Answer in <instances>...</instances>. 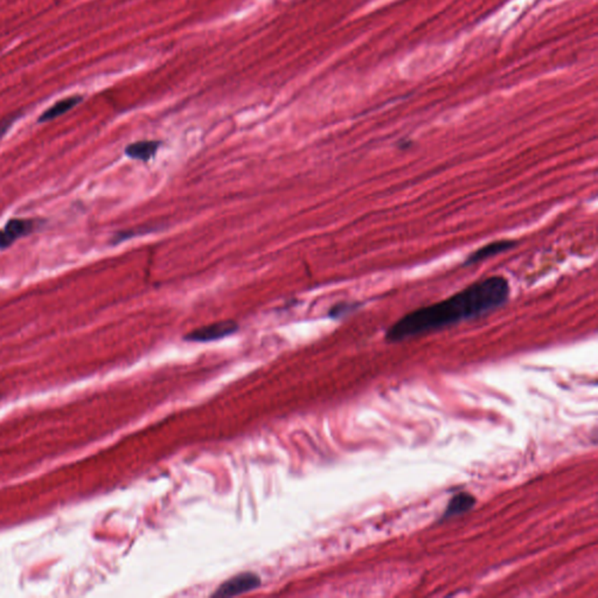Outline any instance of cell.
<instances>
[{
  "mask_svg": "<svg viewBox=\"0 0 598 598\" xmlns=\"http://www.w3.org/2000/svg\"><path fill=\"white\" fill-rule=\"evenodd\" d=\"M510 293V283L505 277H487L440 302L407 313L387 330L386 339L391 342H402L478 318L499 309L509 300Z\"/></svg>",
  "mask_w": 598,
  "mask_h": 598,
  "instance_id": "cell-1",
  "label": "cell"
},
{
  "mask_svg": "<svg viewBox=\"0 0 598 598\" xmlns=\"http://www.w3.org/2000/svg\"><path fill=\"white\" fill-rule=\"evenodd\" d=\"M261 585L260 576L254 572H242L222 583L214 592V597H233L251 592Z\"/></svg>",
  "mask_w": 598,
  "mask_h": 598,
  "instance_id": "cell-2",
  "label": "cell"
},
{
  "mask_svg": "<svg viewBox=\"0 0 598 598\" xmlns=\"http://www.w3.org/2000/svg\"><path fill=\"white\" fill-rule=\"evenodd\" d=\"M239 330V325L234 320H224V322H214L210 325L202 326L194 330L185 335V340L194 342H207L226 338L228 335H234Z\"/></svg>",
  "mask_w": 598,
  "mask_h": 598,
  "instance_id": "cell-3",
  "label": "cell"
},
{
  "mask_svg": "<svg viewBox=\"0 0 598 598\" xmlns=\"http://www.w3.org/2000/svg\"><path fill=\"white\" fill-rule=\"evenodd\" d=\"M36 222L27 219H11L0 229V249H6L20 239L33 232Z\"/></svg>",
  "mask_w": 598,
  "mask_h": 598,
  "instance_id": "cell-4",
  "label": "cell"
},
{
  "mask_svg": "<svg viewBox=\"0 0 598 598\" xmlns=\"http://www.w3.org/2000/svg\"><path fill=\"white\" fill-rule=\"evenodd\" d=\"M516 246V242L513 240L493 241L491 244L482 246L479 249L470 254L467 256V260H465V262H464V266L479 263L482 261H485L487 259H490V257L496 256L499 254L505 253V251L512 249Z\"/></svg>",
  "mask_w": 598,
  "mask_h": 598,
  "instance_id": "cell-5",
  "label": "cell"
},
{
  "mask_svg": "<svg viewBox=\"0 0 598 598\" xmlns=\"http://www.w3.org/2000/svg\"><path fill=\"white\" fill-rule=\"evenodd\" d=\"M161 141H141L132 143L125 148V155L136 161H148L158 152Z\"/></svg>",
  "mask_w": 598,
  "mask_h": 598,
  "instance_id": "cell-6",
  "label": "cell"
},
{
  "mask_svg": "<svg viewBox=\"0 0 598 598\" xmlns=\"http://www.w3.org/2000/svg\"><path fill=\"white\" fill-rule=\"evenodd\" d=\"M82 99V96L79 95L70 96V97H67V99H61V101L56 102L55 104L50 107V109H47L46 112L40 116L38 122H50V121L58 119L60 116L65 115L66 112H70L72 108H75L77 104H80Z\"/></svg>",
  "mask_w": 598,
  "mask_h": 598,
  "instance_id": "cell-7",
  "label": "cell"
},
{
  "mask_svg": "<svg viewBox=\"0 0 598 598\" xmlns=\"http://www.w3.org/2000/svg\"><path fill=\"white\" fill-rule=\"evenodd\" d=\"M474 503H476V499L469 493H458L450 500L447 510L444 512V518L463 514V513L471 510L474 507Z\"/></svg>",
  "mask_w": 598,
  "mask_h": 598,
  "instance_id": "cell-8",
  "label": "cell"
},
{
  "mask_svg": "<svg viewBox=\"0 0 598 598\" xmlns=\"http://www.w3.org/2000/svg\"><path fill=\"white\" fill-rule=\"evenodd\" d=\"M357 308H358V304H354V303H340L330 310L329 316L333 319L342 318L346 315L353 312Z\"/></svg>",
  "mask_w": 598,
  "mask_h": 598,
  "instance_id": "cell-9",
  "label": "cell"
},
{
  "mask_svg": "<svg viewBox=\"0 0 598 598\" xmlns=\"http://www.w3.org/2000/svg\"><path fill=\"white\" fill-rule=\"evenodd\" d=\"M14 119H16V117H9V119L0 121V136L4 135L7 131V129L10 128Z\"/></svg>",
  "mask_w": 598,
  "mask_h": 598,
  "instance_id": "cell-10",
  "label": "cell"
}]
</instances>
